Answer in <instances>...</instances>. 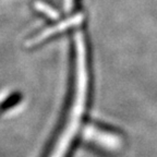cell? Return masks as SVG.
I'll list each match as a JSON object with an SVG mask.
<instances>
[{
	"label": "cell",
	"instance_id": "cell-1",
	"mask_svg": "<svg viewBox=\"0 0 157 157\" xmlns=\"http://www.w3.org/2000/svg\"><path fill=\"white\" fill-rule=\"evenodd\" d=\"M72 80L68 103L45 157H69L83 128L91 98V63L87 39L83 32L75 34L72 50Z\"/></svg>",
	"mask_w": 157,
	"mask_h": 157
},
{
	"label": "cell",
	"instance_id": "cell-2",
	"mask_svg": "<svg viewBox=\"0 0 157 157\" xmlns=\"http://www.w3.org/2000/svg\"><path fill=\"white\" fill-rule=\"evenodd\" d=\"M86 139L95 146L101 147L103 150H113L121 144L120 137L113 130L107 129L105 125H92L88 129V133L86 132Z\"/></svg>",
	"mask_w": 157,
	"mask_h": 157
}]
</instances>
